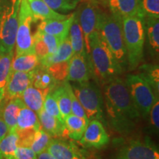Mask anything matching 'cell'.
Masks as SVG:
<instances>
[{"instance_id": "cell-1", "label": "cell", "mask_w": 159, "mask_h": 159, "mask_svg": "<svg viewBox=\"0 0 159 159\" xmlns=\"http://www.w3.org/2000/svg\"><path fill=\"white\" fill-rule=\"evenodd\" d=\"M103 84L105 109L111 125L119 134H130L141 115L133 102L126 83L116 77L105 81Z\"/></svg>"}, {"instance_id": "cell-2", "label": "cell", "mask_w": 159, "mask_h": 159, "mask_svg": "<svg viewBox=\"0 0 159 159\" xmlns=\"http://www.w3.org/2000/svg\"><path fill=\"white\" fill-rule=\"evenodd\" d=\"M89 57L94 74L105 82L122 73L123 69L97 30L89 37Z\"/></svg>"}, {"instance_id": "cell-3", "label": "cell", "mask_w": 159, "mask_h": 159, "mask_svg": "<svg viewBox=\"0 0 159 159\" xmlns=\"http://www.w3.org/2000/svg\"><path fill=\"white\" fill-rule=\"evenodd\" d=\"M97 30L104 39L123 71L128 67L127 52L122 32V19L100 11Z\"/></svg>"}, {"instance_id": "cell-4", "label": "cell", "mask_w": 159, "mask_h": 159, "mask_svg": "<svg viewBox=\"0 0 159 159\" xmlns=\"http://www.w3.org/2000/svg\"><path fill=\"white\" fill-rule=\"evenodd\" d=\"M122 32L128 66L130 70H135L144 57V18L141 16L122 18Z\"/></svg>"}, {"instance_id": "cell-5", "label": "cell", "mask_w": 159, "mask_h": 159, "mask_svg": "<svg viewBox=\"0 0 159 159\" xmlns=\"http://www.w3.org/2000/svg\"><path fill=\"white\" fill-rule=\"evenodd\" d=\"M73 92L83 106L89 120L105 122L103 114V98L100 89L93 81L74 83L71 85Z\"/></svg>"}, {"instance_id": "cell-6", "label": "cell", "mask_w": 159, "mask_h": 159, "mask_svg": "<svg viewBox=\"0 0 159 159\" xmlns=\"http://www.w3.org/2000/svg\"><path fill=\"white\" fill-rule=\"evenodd\" d=\"M21 0H11L0 18V54L14 52Z\"/></svg>"}, {"instance_id": "cell-7", "label": "cell", "mask_w": 159, "mask_h": 159, "mask_svg": "<svg viewBox=\"0 0 159 159\" xmlns=\"http://www.w3.org/2000/svg\"><path fill=\"white\" fill-rule=\"evenodd\" d=\"M135 106L143 118L148 116L151 107L158 98L152 87L139 75H128L125 81Z\"/></svg>"}, {"instance_id": "cell-8", "label": "cell", "mask_w": 159, "mask_h": 159, "mask_svg": "<svg viewBox=\"0 0 159 159\" xmlns=\"http://www.w3.org/2000/svg\"><path fill=\"white\" fill-rule=\"evenodd\" d=\"M35 22L27 0H21L19 11V25L16 38V55L35 53L31 25Z\"/></svg>"}, {"instance_id": "cell-9", "label": "cell", "mask_w": 159, "mask_h": 159, "mask_svg": "<svg viewBox=\"0 0 159 159\" xmlns=\"http://www.w3.org/2000/svg\"><path fill=\"white\" fill-rule=\"evenodd\" d=\"M76 14L82 29L85 48L86 52H89V37L97 30L99 16L100 13L98 4L91 0H81L77 5Z\"/></svg>"}, {"instance_id": "cell-10", "label": "cell", "mask_w": 159, "mask_h": 159, "mask_svg": "<svg viewBox=\"0 0 159 159\" xmlns=\"http://www.w3.org/2000/svg\"><path fill=\"white\" fill-rule=\"evenodd\" d=\"M114 159H159V152L150 139H132L119 149Z\"/></svg>"}, {"instance_id": "cell-11", "label": "cell", "mask_w": 159, "mask_h": 159, "mask_svg": "<svg viewBox=\"0 0 159 159\" xmlns=\"http://www.w3.org/2000/svg\"><path fill=\"white\" fill-rule=\"evenodd\" d=\"M94 74L89 55L86 52L81 54H74L69 61L68 82L83 83L90 80Z\"/></svg>"}, {"instance_id": "cell-12", "label": "cell", "mask_w": 159, "mask_h": 159, "mask_svg": "<svg viewBox=\"0 0 159 159\" xmlns=\"http://www.w3.org/2000/svg\"><path fill=\"white\" fill-rule=\"evenodd\" d=\"M80 142L85 148L102 149L108 144L110 137L102 122L94 119L89 121Z\"/></svg>"}, {"instance_id": "cell-13", "label": "cell", "mask_w": 159, "mask_h": 159, "mask_svg": "<svg viewBox=\"0 0 159 159\" xmlns=\"http://www.w3.org/2000/svg\"><path fill=\"white\" fill-rule=\"evenodd\" d=\"M33 71H11L4 98L11 99L20 98L26 89L33 85Z\"/></svg>"}, {"instance_id": "cell-14", "label": "cell", "mask_w": 159, "mask_h": 159, "mask_svg": "<svg viewBox=\"0 0 159 159\" xmlns=\"http://www.w3.org/2000/svg\"><path fill=\"white\" fill-rule=\"evenodd\" d=\"M47 150L55 159H85L78 147L72 142L52 139Z\"/></svg>"}, {"instance_id": "cell-15", "label": "cell", "mask_w": 159, "mask_h": 159, "mask_svg": "<svg viewBox=\"0 0 159 159\" xmlns=\"http://www.w3.org/2000/svg\"><path fill=\"white\" fill-rule=\"evenodd\" d=\"M74 19V13L64 20H41L38 30L47 34L54 35L61 41L69 36V29Z\"/></svg>"}, {"instance_id": "cell-16", "label": "cell", "mask_w": 159, "mask_h": 159, "mask_svg": "<svg viewBox=\"0 0 159 159\" xmlns=\"http://www.w3.org/2000/svg\"><path fill=\"white\" fill-rule=\"evenodd\" d=\"M108 6L111 13L120 18L141 16L140 0H108Z\"/></svg>"}, {"instance_id": "cell-17", "label": "cell", "mask_w": 159, "mask_h": 159, "mask_svg": "<svg viewBox=\"0 0 159 159\" xmlns=\"http://www.w3.org/2000/svg\"><path fill=\"white\" fill-rule=\"evenodd\" d=\"M25 105L20 98L6 99L3 98L1 102V115L10 130L16 128L17 118L21 107Z\"/></svg>"}, {"instance_id": "cell-18", "label": "cell", "mask_w": 159, "mask_h": 159, "mask_svg": "<svg viewBox=\"0 0 159 159\" xmlns=\"http://www.w3.org/2000/svg\"><path fill=\"white\" fill-rule=\"evenodd\" d=\"M50 91H52L51 89L43 90L30 85L22 93L20 99L27 108L35 111L36 114H39L43 109L46 95Z\"/></svg>"}, {"instance_id": "cell-19", "label": "cell", "mask_w": 159, "mask_h": 159, "mask_svg": "<svg viewBox=\"0 0 159 159\" xmlns=\"http://www.w3.org/2000/svg\"><path fill=\"white\" fill-rule=\"evenodd\" d=\"M27 2L35 22L39 20H64L71 15L57 13L49 7L43 0H27Z\"/></svg>"}, {"instance_id": "cell-20", "label": "cell", "mask_w": 159, "mask_h": 159, "mask_svg": "<svg viewBox=\"0 0 159 159\" xmlns=\"http://www.w3.org/2000/svg\"><path fill=\"white\" fill-rule=\"evenodd\" d=\"M41 128L52 137L67 136L66 129L64 123L60 122L55 117L47 114L42 109L37 114Z\"/></svg>"}, {"instance_id": "cell-21", "label": "cell", "mask_w": 159, "mask_h": 159, "mask_svg": "<svg viewBox=\"0 0 159 159\" xmlns=\"http://www.w3.org/2000/svg\"><path fill=\"white\" fill-rule=\"evenodd\" d=\"M74 55L69 36L60 43L57 50L53 54L49 55L40 61V65L48 68L49 66L55 63L69 61Z\"/></svg>"}, {"instance_id": "cell-22", "label": "cell", "mask_w": 159, "mask_h": 159, "mask_svg": "<svg viewBox=\"0 0 159 159\" xmlns=\"http://www.w3.org/2000/svg\"><path fill=\"white\" fill-rule=\"evenodd\" d=\"M144 29L150 54L154 57H158L159 52V19L152 17L144 18Z\"/></svg>"}, {"instance_id": "cell-23", "label": "cell", "mask_w": 159, "mask_h": 159, "mask_svg": "<svg viewBox=\"0 0 159 159\" xmlns=\"http://www.w3.org/2000/svg\"><path fill=\"white\" fill-rule=\"evenodd\" d=\"M40 65V60L35 53L14 55L11 63V71L29 72Z\"/></svg>"}, {"instance_id": "cell-24", "label": "cell", "mask_w": 159, "mask_h": 159, "mask_svg": "<svg viewBox=\"0 0 159 159\" xmlns=\"http://www.w3.org/2000/svg\"><path fill=\"white\" fill-rule=\"evenodd\" d=\"M41 127L36 113L24 105L19 111L16 130L33 129L38 130Z\"/></svg>"}, {"instance_id": "cell-25", "label": "cell", "mask_w": 159, "mask_h": 159, "mask_svg": "<svg viewBox=\"0 0 159 159\" xmlns=\"http://www.w3.org/2000/svg\"><path fill=\"white\" fill-rule=\"evenodd\" d=\"M52 92L56 99L61 116L64 121L66 117L71 114V100L67 88V80L63 81L62 85L53 89Z\"/></svg>"}, {"instance_id": "cell-26", "label": "cell", "mask_w": 159, "mask_h": 159, "mask_svg": "<svg viewBox=\"0 0 159 159\" xmlns=\"http://www.w3.org/2000/svg\"><path fill=\"white\" fill-rule=\"evenodd\" d=\"M69 39L74 54H81L86 52L82 29L80 25L76 12H74V19L69 29Z\"/></svg>"}, {"instance_id": "cell-27", "label": "cell", "mask_w": 159, "mask_h": 159, "mask_svg": "<svg viewBox=\"0 0 159 159\" xmlns=\"http://www.w3.org/2000/svg\"><path fill=\"white\" fill-rule=\"evenodd\" d=\"M67 136L75 141H80L88 125L80 117L74 114H69L64 119Z\"/></svg>"}, {"instance_id": "cell-28", "label": "cell", "mask_w": 159, "mask_h": 159, "mask_svg": "<svg viewBox=\"0 0 159 159\" xmlns=\"http://www.w3.org/2000/svg\"><path fill=\"white\" fill-rule=\"evenodd\" d=\"M57 82L53 78L47 68L39 65L33 71V85L40 89H51L52 90Z\"/></svg>"}, {"instance_id": "cell-29", "label": "cell", "mask_w": 159, "mask_h": 159, "mask_svg": "<svg viewBox=\"0 0 159 159\" xmlns=\"http://www.w3.org/2000/svg\"><path fill=\"white\" fill-rule=\"evenodd\" d=\"M13 56L14 52L0 54V102L5 97L6 86L11 72V63Z\"/></svg>"}, {"instance_id": "cell-30", "label": "cell", "mask_w": 159, "mask_h": 159, "mask_svg": "<svg viewBox=\"0 0 159 159\" xmlns=\"http://www.w3.org/2000/svg\"><path fill=\"white\" fill-rule=\"evenodd\" d=\"M139 76L152 87L157 96L159 93V69L157 64H143L139 67Z\"/></svg>"}, {"instance_id": "cell-31", "label": "cell", "mask_w": 159, "mask_h": 159, "mask_svg": "<svg viewBox=\"0 0 159 159\" xmlns=\"http://www.w3.org/2000/svg\"><path fill=\"white\" fill-rule=\"evenodd\" d=\"M19 136L16 130H10L0 141V153L5 159H14Z\"/></svg>"}, {"instance_id": "cell-32", "label": "cell", "mask_w": 159, "mask_h": 159, "mask_svg": "<svg viewBox=\"0 0 159 159\" xmlns=\"http://www.w3.org/2000/svg\"><path fill=\"white\" fill-rule=\"evenodd\" d=\"M52 137L45 132L42 128L35 131L34 138L30 145V148L35 154L38 155L47 150Z\"/></svg>"}, {"instance_id": "cell-33", "label": "cell", "mask_w": 159, "mask_h": 159, "mask_svg": "<svg viewBox=\"0 0 159 159\" xmlns=\"http://www.w3.org/2000/svg\"><path fill=\"white\" fill-rule=\"evenodd\" d=\"M43 1L55 11L64 14L66 13L74 11L81 0H43Z\"/></svg>"}, {"instance_id": "cell-34", "label": "cell", "mask_w": 159, "mask_h": 159, "mask_svg": "<svg viewBox=\"0 0 159 159\" xmlns=\"http://www.w3.org/2000/svg\"><path fill=\"white\" fill-rule=\"evenodd\" d=\"M43 109L47 114L55 117V118L58 119L60 122L65 124L64 121H63L62 116H61V112H60L56 99H55L54 95L52 94V91H49L48 94L46 95L44 102H43Z\"/></svg>"}, {"instance_id": "cell-35", "label": "cell", "mask_w": 159, "mask_h": 159, "mask_svg": "<svg viewBox=\"0 0 159 159\" xmlns=\"http://www.w3.org/2000/svg\"><path fill=\"white\" fill-rule=\"evenodd\" d=\"M140 11L144 18L159 19V0H140Z\"/></svg>"}, {"instance_id": "cell-36", "label": "cell", "mask_w": 159, "mask_h": 159, "mask_svg": "<svg viewBox=\"0 0 159 159\" xmlns=\"http://www.w3.org/2000/svg\"><path fill=\"white\" fill-rule=\"evenodd\" d=\"M67 88H68L69 97H70V100H71V114H74L75 116L80 117L81 119H83L87 124H89V120L87 117L86 113L84 109H83V106L80 103L79 100L75 96L74 92H73L71 86L68 81H67Z\"/></svg>"}, {"instance_id": "cell-37", "label": "cell", "mask_w": 159, "mask_h": 159, "mask_svg": "<svg viewBox=\"0 0 159 159\" xmlns=\"http://www.w3.org/2000/svg\"><path fill=\"white\" fill-rule=\"evenodd\" d=\"M68 67L69 61H65L49 66L47 69L57 82H63L66 80Z\"/></svg>"}, {"instance_id": "cell-38", "label": "cell", "mask_w": 159, "mask_h": 159, "mask_svg": "<svg viewBox=\"0 0 159 159\" xmlns=\"http://www.w3.org/2000/svg\"><path fill=\"white\" fill-rule=\"evenodd\" d=\"M36 33L39 35V36L41 37L42 41L45 43V44L47 45L49 50V55L53 54L57 50L60 43L62 42L58 38L55 37L54 35L47 34V33L38 30Z\"/></svg>"}, {"instance_id": "cell-39", "label": "cell", "mask_w": 159, "mask_h": 159, "mask_svg": "<svg viewBox=\"0 0 159 159\" xmlns=\"http://www.w3.org/2000/svg\"><path fill=\"white\" fill-rule=\"evenodd\" d=\"M148 116H150V126L151 130L155 134L158 133L159 128V100L158 97L156 99L151 107Z\"/></svg>"}, {"instance_id": "cell-40", "label": "cell", "mask_w": 159, "mask_h": 159, "mask_svg": "<svg viewBox=\"0 0 159 159\" xmlns=\"http://www.w3.org/2000/svg\"><path fill=\"white\" fill-rule=\"evenodd\" d=\"M19 140H18V147H28L30 148V145L33 142V138L35 136V130L29 129V130H16Z\"/></svg>"}, {"instance_id": "cell-41", "label": "cell", "mask_w": 159, "mask_h": 159, "mask_svg": "<svg viewBox=\"0 0 159 159\" xmlns=\"http://www.w3.org/2000/svg\"><path fill=\"white\" fill-rule=\"evenodd\" d=\"M33 43H34V50L35 53L39 57L40 61L49 55V50L47 45L42 41L39 35L35 32V33L33 35Z\"/></svg>"}, {"instance_id": "cell-42", "label": "cell", "mask_w": 159, "mask_h": 159, "mask_svg": "<svg viewBox=\"0 0 159 159\" xmlns=\"http://www.w3.org/2000/svg\"><path fill=\"white\" fill-rule=\"evenodd\" d=\"M14 159H37L36 154L28 147H18Z\"/></svg>"}, {"instance_id": "cell-43", "label": "cell", "mask_w": 159, "mask_h": 159, "mask_svg": "<svg viewBox=\"0 0 159 159\" xmlns=\"http://www.w3.org/2000/svg\"><path fill=\"white\" fill-rule=\"evenodd\" d=\"M2 102V101H1ZM1 102H0V141L5 137L9 132V128L5 124L1 115Z\"/></svg>"}, {"instance_id": "cell-44", "label": "cell", "mask_w": 159, "mask_h": 159, "mask_svg": "<svg viewBox=\"0 0 159 159\" xmlns=\"http://www.w3.org/2000/svg\"><path fill=\"white\" fill-rule=\"evenodd\" d=\"M37 159H55L47 150L43 151L41 153L36 155Z\"/></svg>"}, {"instance_id": "cell-45", "label": "cell", "mask_w": 159, "mask_h": 159, "mask_svg": "<svg viewBox=\"0 0 159 159\" xmlns=\"http://www.w3.org/2000/svg\"><path fill=\"white\" fill-rule=\"evenodd\" d=\"M91 1L94 2L98 4V5L99 4H101V5H106L107 1H108V0H91Z\"/></svg>"}, {"instance_id": "cell-46", "label": "cell", "mask_w": 159, "mask_h": 159, "mask_svg": "<svg viewBox=\"0 0 159 159\" xmlns=\"http://www.w3.org/2000/svg\"><path fill=\"white\" fill-rule=\"evenodd\" d=\"M0 159H5V158H4V157L2 156L1 153H0Z\"/></svg>"}, {"instance_id": "cell-47", "label": "cell", "mask_w": 159, "mask_h": 159, "mask_svg": "<svg viewBox=\"0 0 159 159\" xmlns=\"http://www.w3.org/2000/svg\"><path fill=\"white\" fill-rule=\"evenodd\" d=\"M0 2H1V0H0ZM0 18H1V14H0Z\"/></svg>"}]
</instances>
